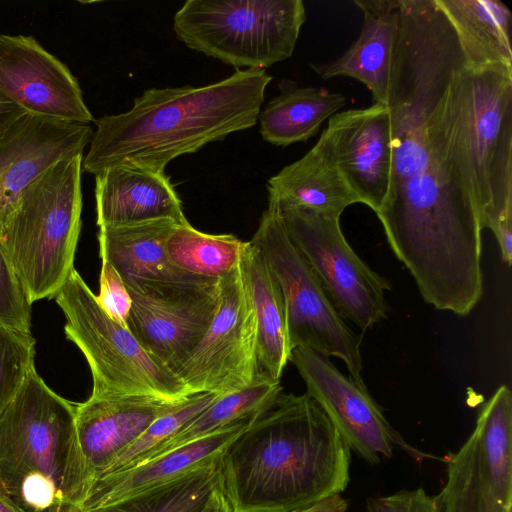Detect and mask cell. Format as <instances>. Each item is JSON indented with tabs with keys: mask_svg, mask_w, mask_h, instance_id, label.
Wrapping results in <instances>:
<instances>
[{
	"mask_svg": "<svg viewBox=\"0 0 512 512\" xmlns=\"http://www.w3.org/2000/svg\"><path fill=\"white\" fill-rule=\"evenodd\" d=\"M350 461L307 393H281L222 453V491L232 512H289L341 495Z\"/></svg>",
	"mask_w": 512,
	"mask_h": 512,
	"instance_id": "1",
	"label": "cell"
},
{
	"mask_svg": "<svg viewBox=\"0 0 512 512\" xmlns=\"http://www.w3.org/2000/svg\"><path fill=\"white\" fill-rule=\"evenodd\" d=\"M271 80L263 69H240L205 86L147 89L130 110L94 120L82 171L131 163L165 172L178 156L254 126Z\"/></svg>",
	"mask_w": 512,
	"mask_h": 512,
	"instance_id": "2",
	"label": "cell"
},
{
	"mask_svg": "<svg viewBox=\"0 0 512 512\" xmlns=\"http://www.w3.org/2000/svg\"><path fill=\"white\" fill-rule=\"evenodd\" d=\"M76 405L33 367L0 414V496L19 512L81 504L92 483L75 424Z\"/></svg>",
	"mask_w": 512,
	"mask_h": 512,
	"instance_id": "3",
	"label": "cell"
},
{
	"mask_svg": "<svg viewBox=\"0 0 512 512\" xmlns=\"http://www.w3.org/2000/svg\"><path fill=\"white\" fill-rule=\"evenodd\" d=\"M83 154L53 164L22 191L0 245L29 302L53 298L74 269Z\"/></svg>",
	"mask_w": 512,
	"mask_h": 512,
	"instance_id": "4",
	"label": "cell"
},
{
	"mask_svg": "<svg viewBox=\"0 0 512 512\" xmlns=\"http://www.w3.org/2000/svg\"><path fill=\"white\" fill-rule=\"evenodd\" d=\"M462 132L482 229L512 263V67L466 63L458 73Z\"/></svg>",
	"mask_w": 512,
	"mask_h": 512,
	"instance_id": "5",
	"label": "cell"
},
{
	"mask_svg": "<svg viewBox=\"0 0 512 512\" xmlns=\"http://www.w3.org/2000/svg\"><path fill=\"white\" fill-rule=\"evenodd\" d=\"M306 19L302 0H188L173 29L188 48L240 70L289 58Z\"/></svg>",
	"mask_w": 512,
	"mask_h": 512,
	"instance_id": "6",
	"label": "cell"
},
{
	"mask_svg": "<svg viewBox=\"0 0 512 512\" xmlns=\"http://www.w3.org/2000/svg\"><path fill=\"white\" fill-rule=\"evenodd\" d=\"M66 317L65 333L84 354L91 370V396H152L181 401L192 394L165 365L147 352L129 329L98 304L73 269L55 295Z\"/></svg>",
	"mask_w": 512,
	"mask_h": 512,
	"instance_id": "7",
	"label": "cell"
},
{
	"mask_svg": "<svg viewBox=\"0 0 512 512\" xmlns=\"http://www.w3.org/2000/svg\"><path fill=\"white\" fill-rule=\"evenodd\" d=\"M249 242L260 250L280 287L291 351L303 347L339 358L350 377L363 381L362 336L335 309L311 266L289 238L275 205L268 203Z\"/></svg>",
	"mask_w": 512,
	"mask_h": 512,
	"instance_id": "8",
	"label": "cell"
},
{
	"mask_svg": "<svg viewBox=\"0 0 512 512\" xmlns=\"http://www.w3.org/2000/svg\"><path fill=\"white\" fill-rule=\"evenodd\" d=\"M277 209L289 238L340 316L362 332L386 318L385 293L391 283L355 253L342 233L340 216L297 206Z\"/></svg>",
	"mask_w": 512,
	"mask_h": 512,
	"instance_id": "9",
	"label": "cell"
},
{
	"mask_svg": "<svg viewBox=\"0 0 512 512\" xmlns=\"http://www.w3.org/2000/svg\"><path fill=\"white\" fill-rule=\"evenodd\" d=\"M289 361L306 385V393L327 415L344 443L370 465L401 449L417 461L438 459L409 444L386 419L363 381L343 374L329 357L296 347Z\"/></svg>",
	"mask_w": 512,
	"mask_h": 512,
	"instance_id": "10",
	"label": "cell"
},
{
	"mask_svg": "<svg viewBox=\"0 0 512 512\" xmlns=\"http://www.w3.org/2000/svg\"><path fill=\"white\" fill-rule=\"evenodd\" d=\"M131 297L129 331L174 374L209 328L219 280L206 283L122 279Z\"/></svg>",
	"mask_w": 512,
	"mask_h": 512,
	"instance_id": "11",
	"label": "cell"
},
{
	"mask_svg": "<svg viewBox=\"0 0 512 512\" xmlns=\"http://www.w3.org/2000/svg\"><path fill=\"white\" fill-rule=\"evenodd\" d=\"M175 375L192 394L224 395L261 380L256 319L239 266L219 279L216 314Z\"/></svg>",
	"mask_w": 512,
	"mask_h": 512,
	"instance_id": "12",
	"label": "cell"
},
{
	"mask_svg": "<svg viewBox=\"0 0 512 512\" xmlns=\"http://www.w3.org/2000/svg\"><path fill=\"white\" fill-rule=\"evenodd\" d=\"M0 92L27 113L89 125L77 78L32 36L0 34Z\"/></svg>",
	"mask_w": 512,
	"mask_h": 512,
	"instance_id": "13",
	"label": "cell"
},
{
	"mask_svg": "<svg viewBox=\"0 0 512 512\" xmlns=\"http://www.w3.org/2000/svg\"><path fill=\"white\" fill-rule=\"evenodd\" d=\"M327 132L335 160L350 186L375 214L383 206L392 173L391 121L387 105L337 112Z\"/></svg>",
	"mask_w": 512,
	"mask_h": 512,
	"instance_id": "14",
	"label": "cell"
},
{
	"mask_svg": "<svg viewBox=\"0 0 512 512\" xmlns=\"http://www.w3.org/2000/svg\"><path fill=\"white\" fill-rule=\"evenodd\" d=\"M90 125L26 113L0 138V235L24 188L44 170L83 154Z\"/></svg>",
	"mask_w": 512,
	"mask_h": 512,
	"instance_id": "15",
	"label": "cell"
},
{
	"mask_svg": "<svg viewBox=\"0 0 512 512\" xmlns=\"http://www.w3.org/2000/svg\"><path fill=\"white\" fill-rule=\"evenodd\" d=\"M184 400L169 401L143 395L90 396L77 404V437L92 482L153 421Z\"/></svg>",
	"mask_w": 512,
	"mask_h": 512,
	"instance_id": "16",
	"label": "cell"
},
{
	"mask_svg": "<svg viewBox=\"0 0 512 512\" xmlns=\"http://www.w3.org/2000/svg\"><path fill=\"white\" fill-rule=\"evenodd\" d=\"M98 227H116L170 219L188 222L165 172L126 163L95 176Z\"/></svg>",
	"mask_w": 512,
	"mask_h": 512,
	"instance_id": "17",
	"label": "cell"
},
{
	"mask_svg": "<svg viewBox=\"0 0 512 512\" xmlns=\"http://www.w3.org/2000/svg\"><path fill=\"white\" fill-rule=\"evenodd\" d=\"M258 415L239 420L126 470L96 478L80 506L87 512L92 511L169 481L220 457L226 447Z\"/></svg>",
	"mask_w": 512,
	"mask_h": 512,
	"instance_id": "18",
	"label": "cell"
},
{
	"mask_svg": "<svg viewBox=\"0 0 512 512\" xmlns=\"http://www.w3.org/2000/svg\"><path fill=\"white\" fill-rule=\"evenodd\" d=\"M363 13L357 39L337 59L309 63L323 80L350 77L363 83L372 100L387 105L399 0H353Z\"/></svg>",
	"mask_w": 512,
	"mask_h": 512,
	"instance_id": "19",
	"label": "cell"
},
{
	"mask_svg": "<svg viewBox=\"0 0 512 512\" xmlns=\"http://www.w3.org/2000/svg\"><path fill=\"white\" fill-rule=\"evenodd\" d=\"M268 203L297 206L341 216L361 199L348 183L332 152L325 129L316 144L300 159L268 180Z\"/></svg>",
	"mask_w": 512,
	"mask_h": 512,
	"instance_id": "20",
	"label": "cell"
},
{
	"mask_svg": "<svg viewBox=\"0 0 512 512\" xmlns=\"http://www.w3.org/2000/svg\"><path fill=\"white\" fill-rule=\"evenodd\" d=\"M239 270L256 319L259 378L280 382L291 354L280 287L260 250L249 241L241 254Z\"/></svg>",
	"mask_w": 512,
	"mask_h": 512,
	"instance_id": "21",
	"label": "cell"
},
{
	"mask_svg": "<svg viewBox=\"0 0 512 512\" xmlns=\"http://www.w3.org/2000/svg\"><path fill=\"white\" fill-rule=\"evenodd\" d=\"M180 225L174 220L160 219L143 223L100 227L99 255L107 260L122 279L206 283V279L185 273L168 260L165 244Z\"/></svg>",
	"mask_w": 512,
	"mask_h": 512,
	"instance_id": "22",
	"label": "cell"
},
{
	"mask_svg": "<svg viewBox=\"0 0 512 512\" xmlns=\"http://www.w3.org/2000/svg\"><path fill=\"white\" fill-rule=\"evenodd\" d=\"M451 24L466 65L512 67V12L500 0H435Z\"/></svg>",
	"mask_w": 512,
	"mask_h": 512,
	"instance_id": "23",
	"label": "cell"
},
{
	"mask_svg": "<svg viewBox=\"0 0 512 512\" xmlns=\"http://www.w3.org/2000/svg\"><path fill=\"white\" fill-rule=\"evenodd\" d=\"M280 94L260 111V134L276 146L306 142L315 136L326 120L346 105V96L320 87H299L285 79Z\"/></svg>",
	"mask_w": 512,
	"mask_h": 512,
	"instance_id": "24",
	"label": "cell"
},
{
	"mask_svg": "<svg viewBox=\"0 0 512 512\" xmlns=\"http://www.w3.org/2000/svg\"><path fill=\"white\" fill-rule=\"evenodd\" d=\"M491 512L512 511V394L501 385L479 410L473 430Z\"/></svg>",
	"mask_w": 512,
	"mask_h": 512,
	"instance_id": "25",
	"label": "cell"
},
{
	"mask_svg": "<svg viewBox=\"0 0 512 512\" xmlns=\"http://www.w3.org/2000/svg\"><path fill=\"white\" fill-rule=\"evenodd\" d=\"M220 458L89 512H202L222 489Z\"/></svg>",
	"mask_w": 512,
	"mask_h": 512,
	"instance_id": "26",
	"label": "cell"
},
{
	"mask_svg": "<svg viewBox=\"0 0 512 512\" xmlns=\"http://www.w3.org/2000/svg\"><path fill=\"white\" fill-rule=\"evenodd\" d=\"M246 242L232 234H208L189 222L177 225L165 250L177 269L206 279L219 280L239 266Z\"/></svg>",
	"mask_w": 512,
	"mask_h": 512,
	"instance_id": "27",
	"label": "cell"
},
{
	"mask_svg": "<svg viewBox=\"0 0 512 512\" xmlns=\"http://www.w3.org/2000/svg\"><path fill=\"white\" fill-rule=\"evenodd\" d=\"M281 393L280 382L260 380L247 388L219 395L174 436L149 453L142 462L207 436L239 420L258 415L269 408Z\"/></svg>",
	"mask_w": 512,
	"mask_h": 512,
	"instance_id": "28",
	"label": "cell"
},
{
	"mask_svg": "<svg viewBox=\"0 0 512 512\" xmlns=\"http://www.w3.org/2000/svg\"><path fill=\"white\" fill-rule=\"evenodd\" d=\"M444 461L447 478L436 496L441 512H491L482 480L475 432Z\"/></svg>",
	"mask_w": 512,
	"mask_h": 512,
	"instance_id": "29",
	"label": "cell"
},
{
	"mask_svg": "<svg viewBox=\"0 0 512 512\" xmlns=\"http://www.w3.org/2000/svg\"><path fill=\"white\" fill-rule=\"evenodd\" d=\"M218 396L213 393L194 394L179 403L172 410L158 417L98 477L117 473L141 463L149 453L174 436L186 423L201 413Z\"/></svg>",
	"mask_w": 512,
	"mask_h": 512,
	"instance_id": "30",
	"label": "cell"
},
{
	"mask_svg": "<svg viewBox=\"0 0 512 512\" xmlns=\"http://www.w3.org/2000/svg\"><path fill=\"white\" fill-rule=\"evenodd\" d=\"M35 339L0 327V414L13 400L34 367Z\"/></svg>",
	"mask_w": 512,
	"mask_h": 512,
	"instance_id": "31",
	"label": "cell"
},
{
	"mask_svg": "<svg viewBox=\"0 0 512 512\" xmlns=\"http://www.w3.org/2000/svg\"><path fill=\"white\" fill-rule=\"evenodd\" d=\"M31 305L0 245V327L31 333Z\"/></svg>",
	"mask_w": 512,
	"mask_h": 512,
	"instance_id": "32",
	"label": "cell"
},
{
	"mask_svg": "<svg viewBox=\"0 0 512 512\" xmlns=\"http://www.w3.org/2000/svg\"><path fill=\"white\" fill-rule=\"evenodd\" d=\"M101 260L99 293L96 295V300L114 321L127 327L132 304L131 297L114 267L107 260Z\"/></svg>",
	"mask_w": 512,
	"mask_h": 512,
	"instance_id": "33",
	"label": "cell"
},
{
	"mask_svg": "<svg viewBox=\"0 0 512 512\" xmlns=\"http://www.w3.org/2000/svg\"><path fill=\"white\" fill-rule=\"evenodd\" d=\"M366 512H441V509L436 496L429 495L423 488H415L368 498Z\"/></svg>",
	"mask_w": 512,
	"mask_h": 512,
	"instance_id": "34",
	"label": "cell"
},
{
	"mask_svg": "<svg viewBox=\"0 0 512 512\" xmlns=\"http://www.w3.org/2000/svg\"><path fill=\"white\" fill-rule=\"evenodd\" d=\"M26 113L0 92V138Z\"/></svg>",
	"mask_w": 512,
	"mask_h": 512,
	"instance_id": "35",
	"label": "cell"
},
{
	"mask_svg": "<svg viewBox=\"0 0 512 512\" xmlns=\"http://www.w3.org/2000/svg\"><path fill=\"white\" fill-rule=\"evenodd\" d=\"M348 500L341 495L328 497L318 503L289 512H346Z\"/></svg>",
	"mask_w": 512,
	"mask_h": 512,
	"instance_id": "36",
	"label": "cell"
},
{
	"mask_svg": "<svg viewBox=\"0 0 512 512\" xmlns=\"http://www.w3.org/2000/svg\"><path fill=\"white\" fill-rule=\"evenodd\" d=\"M202 512H232L222 489L214 496Z\"/></svg>",
	"mask_w": 512,
	"mask_h": 512,
	"instance_id": "37",
	"label": "cell"
},
{
	"mask_svg": "<svg viewBox=\"0 0 512 512\" xmlns=\"http://www.w3.org/2000/svg\"><path fill=\"white\" fill-rule=\"evenodd\" d=\"M45 512H87L79 504L64 503Z\"/></svg>",
	"mask_w": 512,
	"mask_h": 512,
	"instance_id": "38",
	"label": "cell"
},
{
	"mask_svg": "<svg viewBox=\"0 0 512 512\" xmlns=\"http://www.w3.org/2000/svg\"><path fill=\"white\" fill-rule=\"evenodd\" d=\"M0 512H19L0 496Z\"/></svg>",
	"mask_w": 512,
	"mask_h": 512,
	"instance_id": "39",
	"label": "cell"
}]
</instances>
